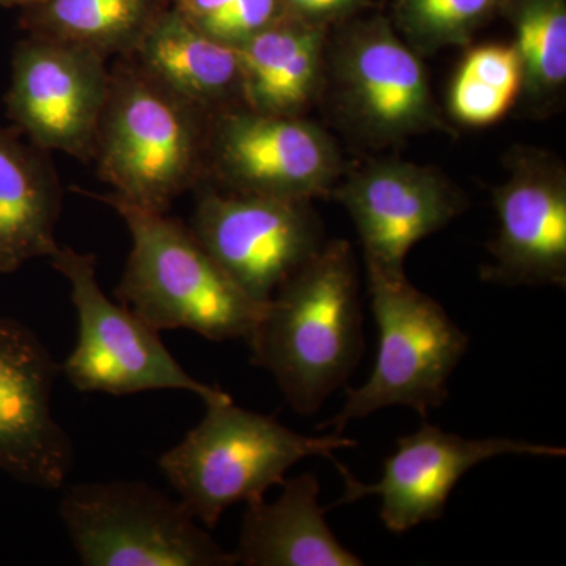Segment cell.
I'll list each match as a JSON object with an SVG mask.
<instances>
[{"mask_svg":"<svg viewBox=\"0 0 566 566\" xmlns=\"http://www.w3.org/2000/svg\"><path fill=\"white\" fill-rule=\"evenodd\" d=\"M460 73L485 82L515 98L523 81V65L516 48L482 46L465 57Z\"/></svg>","mask_w":566,"mask_h":566,"instance_id":"23","label":"cell"},{"mask_svg":"<svg viewBox=\"0 0 566 566\" xmlns=\"http://www.w3.org/2000/svg\"><path fill=\"white\" fill-rule=\"evenodd\" d=\"M51 264L69 282L77 316V340L61 364V374L82 394L114 397L148 390H185L203 403L230 400L219 387L208 386L178 364L158 331L114 303L99 286L96 256L62 248Z\"/></svg>","mask_w":566,"mask_h":566,"instance_id":"7","label":"cell"},{"mask_svg":"<svg viewBox=\"0 0 566 566\" xmlns=\"http://www.w3.org/2000/svg\"><path fill=\"white\" fill-rule=\"evenodd\" d=\"M156 14L153 0H43L25 11L24 25L107 57L133 54Z\"/></svg>","mask_w":566,"mask_h":566,"instance_id":"19","label":"cell"},{"mask_svg":"<svg viewBox=\"0 0 566 566\" xmlns=\"http://www.w3.org/2000/svg\"><path fill=\"white\" fill-rule=\"evenodd\" d=\"M197 111L137 65L112 73L95 150L112 193L167 212L199 172L203 139Z\"/></svg>","mask_w":566,"mask_h":566,"instance_id":"4","label":"cell"},{"mask_svg":"<svg viewBox=\"0 0 566 566\" xmlns=\"http://www.w3.org/2000/svg\"><path fill=\"white\" fill-rule=\"evenodd\" d=\"M274 502H251L245 509L238 565L244 566H360L363 558L346 549L326 523L319 505V482L314 474L283 482Z\"/></svg>","mask_w":566,"mask_h":566,"instance_id":"14","label":"cell"},{"mask_svg":"<svg viewBox=\"0 0 566 566\" xmlns=\"http://www.w3.org/2000/svg\"><path fill=\"white\" fill-rule=\"evenodd\" d=\"M504 455L564 458L565 447L534 444L510 438L465 439L423 423L416 433L398 439L397 450L382 461L378 482H359L337 463L345 493L335 505L352 504L368 495L381 501L382 524L395 535L444 516L447 502L460 480L475 465Z\"/></svg>","mask_w":566,"mask_h":566,"instance_id":"9","label":"cell"},{"mask_svg":"<svg viewBox=\"0 0 566 566\" xmlns=\"http://www.w3.org/2000/svg\"><path fill=\"white\" fill-rule=\"evenodd\" d=\"M192 233L249 297L266 304L318 253V232L297 200L260 193L203 197Z\"/></svg>","mask_w":566,"mask_h":566,"instance_id":"10","label":"cell"},{"mask_svg":"<svg viewBox=\"0 0 566 566\" xmlns=\"http://www.w3.org/2000/svg\"><path fill=\"white\" fill-rule=\"evenodd\" d=\"M61 364L28 324L0 318V471L24 485L61 490L74 446L55 419Z\"/></svg>","mask_w":566,"mask_h":566,"instance_id":"11","label":"cell"},{"mask_svg":"<svg viewBox=\"0 0 566 566\" xmlns=\"http://www.w3.org/2000/svg\"><path fill=\"white\" fill-rule=\"evenodd\" d=\"M133 54L145 74L197 109L241 87L234 46L175 9L156 14Z\"/></svg>","mask_w":566,"mask_h":566,"instance_id":"17","label":"cell"},{"mask_svg":"<svg viewBox=\"0 0 566 566\" xmlns=\"http://www.w3.org/2000/svg\"><path fill=\"white\" fill-rule=\"evenodd\" d=\"M297 9L308 11V13H318V11H329L345 6L349 0H290Z\"/></svg>","mask_w":566,"mask_h":566,"instance_id":"26","label":"cell"},{"mask_svg":"<svg viewBox=\"0 0 566 566\" xmlns=\"http://www.w3.org/2000/svg\"><path fill=\"white\" fill-rule=\"evenodd\" d=\"M91 196L117 212L132 234V252L115 289L118 303L158 333L188 329L212 342L251 335L266 304L249 297L191 229L112 192Z\"/></svg>","mask_w":566,"mask_h":566,"instance_id":"2","label":"cell"},{"mask_svg":"<svg viewBox=\"0 0 566 566\" xmlns=\"http://www.w3.org/2000/svg\"><path fill=\"white\" fill-rule=\"evenodd\" d=\"M491 0H411L412 17L423 31L447 35L471 24Z\"/></svg>","mask_w":566,"mask_h":566,"instance_id":"24","label":"cell"},{"mask_svg":"<svg viewBox=\"0 0 566 566\" xmlns=\"http://www.w3.org/2000/svg\"><path fill=\"white\" fill-rule=\"evenodd\" d=\"M297 415L314 416L363 359L364 318L348 245L334 244L279 286L245 338Z\"/></svg>","mask_w":566,"mask_h":566,"instance_id":"1","label":"cell"},{"mask_svg":"<svg viewBox=\"0 0 566 566\" xmlns=\"http://www.w3.org/2000/svg\"><path fill=\"white\" fill-rule=\"evenodd\" d=\"M229 0H175V10L193 22H200L222 9Z\"/></svg>","mask_w":566,"mask_h":566,"instance_id":"25","label":"cell"},{"mask_svg":"<svg viewBox=\"0 0 566 566\" xmlns=\"http://www.w3.org/2000/svg\"><path fill=\"white\" fill-rule=\"evenodd\" d=\"M216 161L241 193L297 200L322 186L331 155L318 132L285 114L230 115L214 139Z\"/></svg>","mask_w":566,"mask_h":566,"instance_id":"12","label":"cell"},{"mask_svg":"<svg viewBox=\"0 0 566 566\" xmlns=\"http://www.w3.org/2000/svg\"><path fill=\"white\" fill-rule=\"evenodd\" d=\"M368 271L403 275L406 255L455 216L457 203L441 185L409 167H381L346 193Z\"/></svg>","mask_w":566,"mask_h":566,"instance_id":"13","label":"cell"},{"mask_svg":"<svg viewBox=\"0 0 566 566\" xmlns=\"http://www.w3.org/2000/svg\"><path fill=\"white\" fill-rule=\"evenodd\" d=\"M62 191L46 151L0 125V274L57 251Z\"/></svg>","mask_w":566,"mask_h":566,"instance_id":"15","label":"cell"},{"mask_svg":"<svg viewBox=\"0 0 566 566\" xmlns=\"http://www.w3.org/2000/svg\"><path fill=\"white\" fill-rule=\"evenodd\" d=\"M349 80L365 117L382 129L416 125L428 111L423 69L392 36L365 40L353 51Z\"/></svg>","mask_w":566,"mask_h":566,"instance_id":"18","label":"cell"},{"mask_svg":"<svg viewBox=\"0 0 566 566\" xmlns=\"http://www.w3.org/2000/svg\"><path fill=\"white\" fill-rule=\"evenodd\" d=\"M517 55L532 84L557 87L566 77V14L558 3L524 11L517 24Z\"/></svg>","mask_w":566,"mask_h":566,"instance_id":"20","label":"cell"},{"mask_svg":"<svg viewBox=\"0 0 566 566\" xmlns=\"http://www.w3.org/2000/svg\"><path fill=\"white\" fill-rule=\"evenodd\" d=\"M499 266L493 274L506 282L558 283L566 270V196L558 182L517 180L497 199Z\"/></svg>","mask_w":566,"mask_h":566,"instance_id":"16","label":"cell"},{"mask_svg":"<svg viewBox=\"0 0 566 566\" xmlns=\"http://www.w3.org/2000/svg\"><path fill=\"white\" fill-rule=\"evenodd\" d=\"M205 406L202 420L158 464L207 528L218 526L230 506L262 501L305 458L334 461V452L357 444L344 434L296 433L274 417L240 408L232 398Z\"/></svg>","mask_w":566,"mask_h":566,"instance_id":"3","label":"cell"},{"mask_svg":"<svg viewBox=\"0 0 566 566\" xmlns=\"http://www.w3.org/2000/svg\"><path fill=\"white\" fill-rule=\"evenodd\" d=\"M275 6L277 0H229L221 10L196 24L214 39L237 46L273 24Z\"/></svg>","mask_w":566,"mask_h":566,"instance_id":"21","label":"cell"},{"mask_svg":"<svg viewBox=\"0 0 566 566\" xmlns=\"http://www.w3.org/2000/svg\"><path fill=\"white\" fill-rule=\"evenodd\" d=\"M43 2V0H0V6L3 7H29L36 6V3Z\"/></svg>","mask_w":566,"mask_h":566,"instance_id":"27","label":"cell"},{"mask_svg":"<svg viewBox=\"0 0 566 566\" xmlns=\"http://www.w3.org/2000/svg\"><path fill=\"white\" fill-rule=\"evenodd\" d=\"M59 515L85 566H233L180 499L144 482L76 483Z\"/></svg>","mask_w":566,"mask_h":566,"instance_id":"6","label":"cell"},{"mask_svg":"<svg viewBox=\"0 0 566 566\" xmlns=\"http://www.w3.org/2000/svg\"><path fill=\"white\" fill-rule=\"evenodd\" d=\"M371 311L378 326V354L370 378L346 390V401L318 430L344 434L353 420L403 406L427 417L449 398L450 376L469 337L444 307L403 275L370 274Z\"/></svg>","mask_w":566,"mask_h":566,"instance_id":"5","label":"cell"},{"mask_svg":"<svg viewBox=\"0 0 566 566\" xmlns=\"http://www.w3.org/2000/svg\"><path fill=\"white\" fill-rule=\"evenodd\" d=\"M450 99L460 120L469 125H488L499 120L515 98L475 77L458 73Z\"/></svg>","mask_w":566,"mask_h":566,"instance_id":"22","label":"cell"},{"mask_svg":"<svg viewBox=\"0 0 566 566\" xmlns=\"http://www.w3.org/2000/svg\"><path fill=\"white\" fill-rule=\"evenodd\" d=\"M111 77L103 55L31 33L11 57L7 115L40 150L95 158Z\"/></svg>","mask_w":566,"mask_h":566,"instance_id":"8","label":"cell"}]
</instances>
